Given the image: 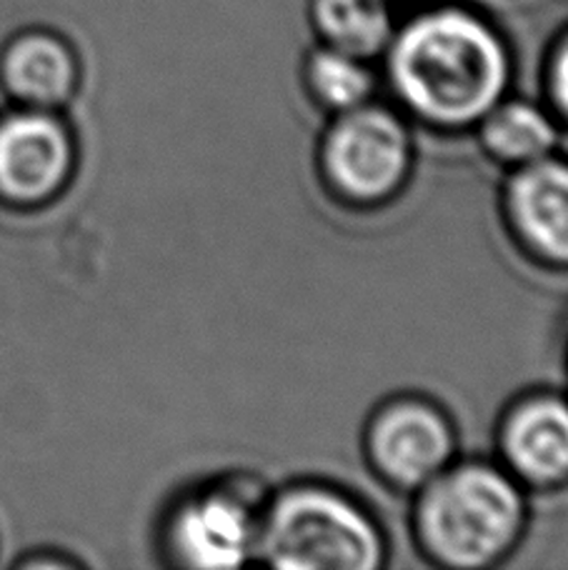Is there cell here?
Returning <instances> with one entry per match:
<instances>
[{
    "label": "cell",
    "mask_w": 568,
    "mask_h": 570,
    "mask_svg": "<svg viewBox=\"0 0 568 570\" xmlns=\"http://www.w3.org/2000/svg\"><path fill=\"white\" fill-rule=\"evenodd\" d=\"M506 453L533 481H556L568 473V405L541 399L521 411L506 428Z\"/></svg>",
    "instance_id": "30bf717a"
},
{
    "label": "cell",
    "mask_w": 568,
    "mask_h": 570,
    "mask_svg": "<svg viewBox=\"0 0 568 570\" xmlns=\"http://www.w3.org/2000/svg\"><path fill=\"white\" fill-rule=\"evenodd\" d=\"M391 70L401 96L441 124L483 116L509 76L499 38L461 10L413 20L393 48Z\"/></svg>",
    "instance_id": "6da1fadb"
},
{
    "label": "cell",
    "mask_w": 568,
    "mask_h": 570,
    "mask_svg": "<svg viewBox=\"0 0 568 570\" xmlns=\"http://www.w3.org/2000/svg\"><path fill=\"white\" fill-rule=\"evenodd\" d=\"M326 163L341 190L359 198H376L403 178L409 138L399 120L383 110L351 108L331 130Z\"/></svg>",
    "instance_id": "5b68a950"
},
{
    "label": "cell",
    "mask_w": 568,
    "mask_h": 570,
    "mask_svg": "<svg viewBox=\"0 0 568 570\" xmlns=\"http://www.w3.org/2000/svg\"><path fill=\"white\" fill-rule=\"evenodd\" d=\"M311 83L316 94L333 108H356L371 90V78L356 58L341 50L319 53L311 63Z\"/></svg>",
    "instance_id": "4fadbf2b"
},
{
    "label": "cell",
    "mask_w": 568,
    "mask_h": 570,
    "mask_svg": "<svg viewBox=\"0 0 568 570\" xmlns=\"http://www.w3.org/2000/svg\"><path fill=\"white\" fill-rule=\"evenodd\" d=\"M449 453V428L425 405H395L373 428V458L383 473L403 485L423 483L445 463Z\"/></svg>",
    "instance_id": "ba28073f"
},
{
    "label": "cell",
    "mask_w": 568,
    "mask_h": 570,
    "mask_svg": "<svg viewBox=\"0 0 568 570\" xmlns=\"http://www.w3.org/2000/svg\"><path fill=\"white\" fill-rule=\"evenodd\" d=\"M513 218L546 256L568 261V168L536 160L511 186Z\"/></svg>",
    "instance_id": "9c48e42d"
},
{
    "label": "cell",
    "mask_w": 568,
    "mask_h": 570,
    "mask_svg": "<svg viewBox=\"0 0 568 570\" xmlns=\"http://www.w3.org/2000/svg\"><path fill=\"white\" fill-rule=\"evenodd\" d=\"M313 13L331 46L353 58L376 53L391 36L383 0H316Z\"/></svg>",
    "instance_id": "8fae6325"
},
{
    "label": "cell",
    "mask_w": 568,
    "mask_h": 570,
    "mask_svg": "<svg viewBox=\"0 0 568 570\" xmlns=\"http://www.w3.org/2000/svg\"><path fill=\"white\" fill-rule=\"evenodd\" d=\"M248 508L226 493L193 498L174 521V548L188 566L236 568L253 546Z\"/></svg>",
    "instance_id": "52a82bcc"
},
{
    "label": "cell",
    "mask_w": 568,
    "mask_h": 570,
    "mask_svg": "<svg viewBox=\"0 0 568 570\" xmlns=\"http://www.w3.org/2000/svg\"><path fill=\"white\" fill-rule=\"evenodd\" d=\"M483 138L496 156L509 160H539L554 146L556 134L549 118L539 110L511 104L493 110L486 120Z\"/></svg>",
    "instance_id": "7c38bea8"
},
{
    "label": "cell",
    "mask_w": 568,
    "mask_h": 570,
    "mask_svg": "<svg viewBox=\"0 0 568 570\" xmlns=\"http://www.w3.org/2000/svg\"><path fill=\"white\" fill-rule=\"evenodd\" d=\"M521 498L511 481L483 465H469L431 485L421 505L425 543L451 566H483L513 541Z\"/></svg>",
    "instance_id": "7a4b0ae2"
},
{
    "label": "cell",
    "mask_w": 568,
    "mask_h": 570,
    "mask_svg": "<svg viewBox=\"0 0 568 570\" xmlns=\"http://www.w3.org/2000/svg\"><path fill=\"white\" fill-rule=\"evenodd\" d=\"M74 140L56 110L13 106L0 114V208L33 210L66 188Z\"/></svg>",
    "instance_id": "277c9868"
},
{
    "label": "cell",
    "mask_w": 568,
    "mask_h": 570,
    "mask_svg": "<svg viewBox=\"0 0 568 570\" xmlns=\"http://www.w3.org/2000/svg\"><path fill=\"white\" fill-rule=\"evenodd\" d=\"M554 88H556V98L561 100V106L568 110V43L556 58V68H554Z\"/></svg>",
    "instance_id": "5bb4252c"
},
{
    "label": "cell",
    "mask_w": 568,
    "mask_h": 570,
    "mask_svg": "<svg viewBox=\"0 0 568 570\" xmlns=\"http://www.w3.org/2000/svg\"><path fill=\"white\" fill-rule=\"evenodd\" d=\"M76 53L53 30H18L0 46V88L13 106L58 110L76 94Z\"/></svg>",
    "instance_id": "8992f818"
},
{
    "label": "cell",
    "mask_w": 568,
    "mask_h": 570,
    "mask_svg": "<svg viewBox=\"0 0 568 570\" xmlns=\"http://www.w3.org/2000/svg\"><path fill=\"white\" fill-rule=\"evenodd\" d=\"M261 548L268 563L296 570H369L381 556L369 518L326 491L283 495L263 528Z\"/></svg>",
    "instance_id": "3957f363"
}]
</instances>
